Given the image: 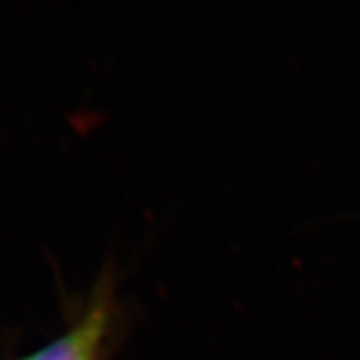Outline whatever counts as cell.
Returning a JSON list of instances; mask_svg holds the SVG:
<instances>
[{"label":"cell","instance_id":"6da1fadb","mask_svg":"<svg viewBox=\"0 0 360 360\" xmlns=\"http://www.w3.org/2000/svg\"><path fill=\"white\" fill-rule=\"evenodd\" d=\"M110 290L101 289L65 335L22 360H96L110 323Z\"/></svg>","mask_w":360,"mask_h":360}]
</instances>
